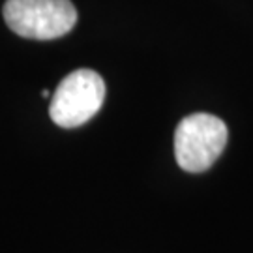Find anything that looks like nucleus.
<instances>
[{"label":"nucleus","instance_id":"1","mask_svg":"<svg viewBox=\"0 0 253 253\" xmlns=\"http://www.w3.org/2000/svg\"><path fill=\"white\" fill-rule=\"evenodd\" d=\"M227 126L221 118L195 113L182 118L174 129V158L188 172L210 169L227 145Z\"/></svg>","mask_w":253,"mask_h":253},{"label":"nucleus","instance_id":"2","mask_svg":"<svg viewBox=\"0 0 253 253\" xmlns=\"http://www.w3.org/2000/svg\"><path fill=\"white\" fill-rule=\"evenodd\" d=\"M4 19L15 34L28 40H54L77 23L70 0H6Z\"/></svg>","mask_w":253,"mask_h":253},{"label":"nucleus","instance_id":"3","mask_svg":"<svg viewBox=\"0 0 253 253\" xmlns=\"http://www.w3.org/2000/svg\"><path fill=\"white\" fill-rule=\"evenodd\" d=\"M105 83L94 70H75L56 86L49 115L60 127H77L88 122L103 105Z\"/></svg>","mask_w":253,"mask_h":253},{"label":"nucleus","instance_id":"4","mask_svg":"<svg viewBox=\"0 0 253 253\" xmlns=\"http://www.w3.org/2000/svg\"><path fill=\"white\" fill-rule=\"evenodd\" d=\"M42 96H43V98H49V96H51V92H49V90H43V92H42Z\"/></svg>","mask_w":253,"mask_h":253}]
</instances>
